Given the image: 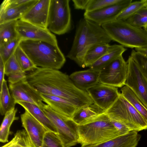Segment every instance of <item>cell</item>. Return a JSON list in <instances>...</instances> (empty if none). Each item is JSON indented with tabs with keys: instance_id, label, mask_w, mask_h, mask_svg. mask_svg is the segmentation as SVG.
Returning a JSON list of instances; mask_svg holds the SVG:
<instances>
[{
	"instance_id": "obj_18",
	"label": "cell",
	"mask_w": 147,
	"mask_h": 147,
	"mask_svg": "<svg viewBox=\"0 0 147 147\" xmlns=\"http://www.w3.org/2000/svg\"><path fill=\"white\" fill-rule=\"evenodd\" d=\"M141 137L138 131H131L126 134L103 143L80 147H136Z\"/></svg>"
},
{
	"instance_id": "obj_44",
	"label": "cell",
	"mask_w": 147,
	"mask_h": 147,
	"mask_svg": "<svg viewBox=\"0 0 147 147\" xmlns=\"http://www.w3.org/2000/svg\"><path fill=\"white\" fill-rule=\"evenodd\" d=\"M145 4L144 6L147 7V0H142Z\"/></svg>"
},
{
	"instance_id": "obj_38",
	"label": "cell",
	"mask_w": 147,
	"mask_h": 147,
	"mask_svg": "<svg viewBox=\"0 0 147 147\" xmlns=\"http://www.w3.org/2000/svg\"><path fill=\"white\" fill-rule=\"evenodd\" d=\"M111 119V122L119 132L120 136L127 134L131 130L126 125L118 121Z\"/></svg>"
},
{
	"instance_id": "obj_14",
	"label": "cell",
	"mask_w": 147,
	"mask_h": 147,
	"mask_svg": "<svg viewBox=\"0 0 147 147\" xmlns=\"http://www.w3.org/2000/svg\"><path fill=\"white\" fill-rule=\"evenodd\" d=\"M132 1V0H124L120 3L102 9L85 12L84 18L101 26L105 23L115 20L119 15Z\"/></svg>"
},
{
	"instance_id": "obj_37",
	"label": "cell",
	"mask_w": 147,
	"mask_h": 147,
	"mask_svg": "<svg viewBox=\"0 0 147 147\" xmlns=\"http://www.w3.org/2000/svg\"><path fill=\"white\" fill-rule=\"evenodd\" d=\"M30 0H5L1 3L0 6V11L7 8L18 6L25 3Z\"/></svg>"
},
{
	"instance_id": "obj_6",
	"label": "cell",
	"mask_w": 147,
	"mask_h": 147,
	"mask_svg": "<svg viewBox=\"0 0 147 147\" xmlns=\"http://www.w3.org/2000/svg\"><path fill=\"white\" fill-rule=\"evenodd\" d=\"M106 113L110 119L122 123L131 131H138L147 129L146 121L121 93Z\"/></svg>"
},
{
	"instance_id": "obj_21",
	"label": "cell",
	"mask_w": 147,
	"mask_h": 147,
	"mask_svg": "<svg viewBox=\"0 0 147 147\" xmlns=\"http://www.w3.org/2000/svg\"><path fill=\"white\" fill-rule=\"evenodd\" d=\"M106 111L94 103L78 108L71 118L78 125L84 124Z\"/></svg>"
},
{
	"instance_id": "obj_23",
	"label": "cell",
	"mask_w": 147,
	"mask_h": 147,
	"mask_svg": "<svg viewBox=\"0 0 147 147\" xmlns=\"http://www.w3.org/2000/svg\"><path fill=\"white\" fill-rule=\"evenodd\" d=\"M38 0H30L23 4L0 11V24L20 19Z\"/></svg>"
},
{
	"instance_id": "obj_34",
	"label": "cell",
	"mask_w": 147,
	"mask_h": 147,
	"mask_svg": "<svg viewBox=\"0 0 147 147\" xmlns=\"http://www.w3.org/2000/svg\"><path fill=\"white\" fill-rule=\"evenodd\" d=\"M5 74L7 76L10 74L24 72L16 59L14 54L4 64Z\"/></svg>"
},
{
	"instance_id": "obj_45",
	"label": "cell",
	"mask_w": 147,
	"mask_h": 147,
	"mask_svg": "<svg viewBox=\"0 0 147 147\" xmlns=\"http://www.w3.org/2000/svg\"><path fill=\"white\" fill-rule=\"evenodd\" d=\"M144 29L147 31V24L144 27Z\"/></svg>"
},
{
	"instance_id": "obj_17",
	"label": "cell",
	"mask_w": 147,
	"mask_h": 147,
	"mask_svg": "<svg viewBox=\"0 0 147 147\" xmlns=\"http://www.w3.org/2000/svg\"><path fill=\"white\" fill-rule=\"evenodd\" d=\"M100 71L89 69L75 71L71 74L69 77L77 87L86 91L99 83Z\"/></svg>"
},
{
	"instance_id": "obj_16",
	"label": "cell",
	"mask_w": 147,
	"mask_h": 147,
	"mask_svg": "<svg viewBox=\"0 0 147 147\" xmlns=\"http://www.w3.org/2000/svg\"><path fill=\"white\" fill-rule=\"evenodd\" d=\"M50 0H38L21 19L39 27L47 28Z\"/></svg>"
},
{
	"instance_id": "obj_11",
	"label": "cell",
	"mask_w": 147,
	"mask_h": 147,
	"mask_svg": "<svg viewBox=\"0 0 147 147\" xmlns=\"http://www.w3.org/2000/svg\"><path fill=\"white\" fill-rule=\"evenodd\" d=\"M16 29L21 40L44 41L58 45L55 36L47 28H43L23 20H17Z\"/></svg>"
},
{
	"instance_id": "obj_20",
	"label": "cell",
	"mask_w": 147,
	"mask_h": 147,
	"mask_svg": "<svg viewBox=\"0 0 147 147\" xmlns=\"http://www.w3.org/2000/svg\"><path fill=\"white\" fill-rule=\"evenodd\" d=\"M21 106L32 117L41 123L49 131L56 134L57 131L55 127L43 111L37 105L28 102L18 101L16 103Z\"/></svg>"
},
{
	"instance_id": "obj_41",
	"label": "cell",
	"mask_w": 147,
	"mask_h": 147,
	"mask_svg": "<svg viewBox=\"0 0 147 147\" xmlns=\"http://www.w3.org/2000/svg\"><path fill=\"white\" fill-rule=\"evenodd\" d=\"M4 63L0 57V91L1 90L5 75Z\"/></svg>"
},
{
	"instance_id": "obj_35",
	"label": "cell",
	"mask_w": 147,
	"mask_h": 147,
	"mask_svg": "<svg viewBox=\"0 0 147 147\" xmlns=\"http://www.w3.org/2000/svg\"><path fill=\"white\" fill-rule=\"evenodd\" d=\"M130 56L138 64L147 79V57L134 50H132Z\"/></svg>"
},
{
	"instance_id": "obj_2",
	"label": "cell",
	"mask_w": 147,
	"mask_h": 147,
	"mask_svg": "<svg viewBox=\"0 0 147 147\" xmlns=\"http://www.w3.org/2000/svg\"><path fill=\"white\" fill-rule=\"evenodd\" d=\"M101 26L84 18L77 25L72 45L66 57L83 67V61L88 51L99 44L112 41Z\"/></svg>"
},
{
	"instance_id": "obj_24",
	"label": "cell",
	"mask_w": 147,
	"mask_h": 147,
	"mask_svg": "<svg viewBox=\"0 0 147 147\" xmlns=\"http://www.w3.org/2000/svg\"><path fill=\"white\" fill-rule=\"evenodd\" d=\"M111 45L104 43L94 46L87 52L83 61V67H89L105 55L109 50Z\"/></svg>"
},
{
	"instance_id": "obj_27",
	"label": "cell",
	"mask_w": 147,
	"mask_h": 147,
	"mask_svg": "<svg viewBox=\"0 0 147 147\" xmlns=\"http://www.w3.org/2000/svg\"><path fill=\"white\" fill-rule=\"evenodd\" d=\"M17 20L0 24V45L19 38L16 29Z\"/></svg>"
},
{
	"instance_id": "obj_9",
	"label": "cell",
	"mask_w": 147,
	"mask_h": 147,
	"mask_svg": "<svg viewBox=\"0 0 147 147\" xmlns=\"http://www.w3.org/2000/svg\"><path fill=\"white\" fill-rule=\"evenodd\" d=\"M128 65L122 55L100 71L99 83L116 87L125 85Z\"/></svg>"
},
{
	"instance_id": "obj_10",
	"label": "cell",
	"mask_w": 147,
	"mask_h": 147,
	"mask_svg": "<svg viewBox=\"0 0 147 147\" xmlns=\"http://www.w3.org/2000/svg\"><path fill=\"white\" fill-rule=\"evenodd\" d=\"M127 62L128 71L125 85L132 90L147 109V79L130 56Z\"/></svg>"
},
{
	"instance_id": "obj_29",
	"label": "cell",
	"mask_w": 147,
	"mask_h": 147,
	"mask_svg": "<svg viewBox=\"0 0 147 147\" xmlns=\"http://www.w3.org/2000/svg\"><path fill=\"white\" fill-rule=\"evenodd\" d=\"M15 58L22 70L30 71L37 67L19 45L14 53Z\"/></svg>"
},
{
	"instance_id": "obj_1",
	"label": "cell",
	"mask_w": 147,
	"mask_h": 147,
	"mask_svg": "<svg viewBox=\"0 0 147 147\" xmlns=\"http://www.w3.org/2000/svg\"><path fill=\"white\" fill-rule=\"evenodd\" d=\"M26 80L40 94L62 98L78 108L94 103L86 91L77 87L69 76L59 70L37 67L27 74Z\"/></svg>"
},
{
	"instance_id": "obj_40",
	"label": "cell",
	"mask_w": 147,
	"mask_h": 147,
	"mask_svg": "<svg viewBox=\"0 0 147 147\" xmlns=\"http://www.w3.org/2000/svg\"><path fill=\"white\" fill-rule=\"evenodd\" d=\"M90 0H72L74 8L85 10Z\"/></svg>"
},
{
	"instance_id": "obj_30",
	"label": "cell",
	"mask_w": 147,
	"mask_h": 147,
	"mask_svg": "<svg viewBox=\"0 0 147 147\" xmlns=\"http://www.w3.org/2000/svg\"><path fill=\"white\" fill-rule=\"evenodd\" d=\"M21 39L19 38L0 45V57L4 64L14 54Z\"/></svg>"
},
{
	"instance_id": "obj_19",
	"label": "cell",
	"mask_w": 147,
	"mask_h": 147,
	"mask_svg": "<svg viewBox=\"0 0 147 147\" xmlns=\"http://www.w3.org/2000/svg\"><path fill=\"white\" fill-rule=\"evenodd\" d=\"M43 101L55 111L71 118L78 109L62 98L48 94H41Z\"/></svg>"
},
{
	"instance_id": "obj_26",
	"label": "cell",
	"mask_w": 147,
	"mask_h": 147,
	"mask_svg": "<svg viewBox=\"0 0 147 147\" xmlns=\"http://www.w3.org/2000/svg\"><path fill=\"white\" fill-rule=\"evenodd\" d=\"M17 111V109L14 107L7 111L5 115L0 128V141L1 142H8L11 126L14 121L19 119L16 116Z\"/></svg>"
},
{
	"instance_id": "obj_28",
	"label": "cell",
	"mask_w": 147,
	"mask_h": 147,
	"mask_svg": "<svg viewBox=\"0 0 147 147\" xmlns=\"http://www.w3.org/2000/svg\"><path fill=\"white\" fill-rule=\"evenodd\" d=\"M0 94V113L1 115H3L7 111L14 108L16 104L9 92L7 81L5 79Z\"/></svg>"
},
{
	"instance_id": "obj_3",
	"label": "cell",
	"mask_w": 147,
	"mask_h": 147,
	"mask_svg": "<svg viewBox=\"0 0 147 147\" xmlns=\"http://www.w3.org/2000/svg\"><path fill=\"white\" fill-rule=\"evenodd\" d=\"M19 45L37 67L59 70L65 62L58 45L44 41L21 40Z\"/></svg>"
},
{
	"instance_id": "obj_31",
	"label": "cell",
	"mask_w": 147,
	"mask_h": 147,
	"mask_svg": "<svg viewBox=\"0 0 147 147\" xmlns=\"http://www.w3.org/2000/svg\"><path fill=\"white\" fill-rule=\"evenodd\" d=\"M144 6L142 0L132 2L122 11L116 20L125 21Z\"/></svg>"
},
{
	"instance_id": "obj_8",
	"label": "cell",
	"mask_w": 147,
	"mask_h": 147,
	"mask_svg": "<svg viewBox=\"0 0 147 147\" xmlns=\"http://www.w3.org/2000/svg\"><path fill=\"white\" fill-rule=\"evenodd\" d=\"M69 0H50L47 28L58 35L68 32L71 27Z\"/></svg>"
},
{
	"instance_id": "obj_15",
	"label": "cell",
	"mask_w": 147,
	"mask_h": 147,
	"mask_svg": "<svg viewBox=\"0 0 147 147\" xmlns=\"http://www.w3.org/2000/svg\"><path fill=\"white\" fill-rule=\"evenodd\" d=\"M22 126L26 132L34 147H42L48 130L27 111L20 116Z\"/></svg>"
},
{
	"instance_id": "obj_22",
	"label": "cell",
	"mask_w": 147,
	"mask_h": 147,
	"mask_svg": "<svg viewBox=\"0 0 147 147\" xmlns=\"http://www.w3.org/2000/svg\"><path fill=\"white\" fill-rule=\"evenodd\" d=\"M127 49L121 45H111L107 53L89 67V69L100 71L112 61L122 55Z\"/></svg>"
},
{
	"instance_id": "obj_12",
	"label": "cell",
	"mask_w": 147,
	"mask_h": 147,
	"mask_svg": "<svg viewBox=\"0 0 147 147\" xmlns=\"http://www.w3.org/2000/svg\"><path fill=\"white\" fill-rule=\"evenodd\" d=\"M86 91L94 103L105 111L115 102L120 93L117 87L99 83Z\"/></svg>"
},
{
	"instance_id": "obj_32",
	"label": "cell",
	"mask_w": 147,
	"mask_h": 147,
	"mask_svg": "<svg viewBox=\"0 0 147 147\" xmlns=\"http://www.w3.org/2000/svg\"><path fill=\"white\" fill-rule=\"evenodd\" d=\"M124 0H90L85 12H89L118 4Z\"/></svg>"
},
{
	"instance_id": "obj_7",
	"label": "cell",
	"mask_w": 147,
	"mask_h": 147,
	"mask_svg": "<svg viewBox=\"0 0 147 147\" xmlns=\"http://www.w3.org/2000/svg\"><path fill=\"white\" fill-rule=\"evenodd\" d=\"M42 110L55 127L57 135L63 147H71L78 144V125L71 118L55 111L45 104Z\"/></svg>"
},
{
	"instance_id": "obj_13",
	"label": "cell",
	"mask_w": 147,
	"mask_h": 147,
	"mask_svg": "<svg viewBox=\"0 0 147 147\" xmlns=\"http://www.w3.org/2000/svg\"><path fill=\"white\" fill-rule=\"evenodd\" d=\"M9 87L16 103L18 101L26 102L35 105L42 109L45 104L41 94L29 84L26 79L15 84H9Z\"/></svg>"
},
{
	"instance_id": "obj_25",
	"label": "cell",
	"mask_w": 147,
	"mask_h": 147,
	"mask_svg": "<svg viewBox=\"0 0 147 147\" xmlns=\"http://www.w3.org/2000/svg\"><path fill=\"white\" fill-rule=\"evenodd\" d=\"M121 94L139 113L147 122V109L136 94L127 86L121 89Z\"/></svg>"
},
{
	"instance_id": "obj_39",
	"label": "cell",
	"mask_w": 147,
	"mask_h": 147,
	"mask_svg": "<svg viewBox=\"0 0 147 147\" xmlns=\"http://www.w3.org/2000/svg\"><path fill=\"white\" fill-rule=\"evenodd\" d=\"M27 74L26 72L16 73L9 75L8 76L9 84H14L26 79Z\"/></svg>"
},
{
	"instance_id": "obj_33",
	"label": "cell",
	"mask_w": 147,
	"mask_h": 147,
	"mask_svg": "<svg viewBox=\"0 0 147 147\" xmlns=\"http://www.w3.org/2000/svg\"><path fill=\"white\" fill-rule=\"evenodd\" d=\"M42 147H63V146L56 134L47 131L44 137Z\"/></svg>"
},
{
	"instance_id": "obj_5",
	"label": "cell",
	"mask_w": 147,
	"mask_h": 147,
	"mask_svg": "<svg viewBox=\"0 0 147 147\" xmlns=\"http://www.w3.org/2000/svg\"><path fill=\"white\" fill-rule=\"evenodd\" d=\"M101 26L112 40L131 48L147 47V31L133 26L125 21L115 20Z\"/></svg>"
},
{
	"instance_id": "obj_36",
	"label": "cell",
	"mask_w": 147,
	"mask_h": 147,
	"mask_svg": "<svg viewBox=\"0 0 147 147\" xmlns=\"http://www.w3.org/2000/svg\"><path fill=\"white\" fill-rule=\"evenodd\" d=\"M125 21L133 26L142 28L147 24V17L143 16L136 13Z\"/></svg>"
},
{
	"instance_id": "obj_42",
	"label": "cell",
	"mask_w": 147,
	"mask_h": 147,
	"mask_svg": "<svg viewBox=\"0 0 147 147\" xmlns=\"http://www.w3.org/2000/svg\"><path fill=\"white\" fill-rule=\"evenodd\" d=\"M136 13L143 16L147 17V7L145 6L143 7Z\"/></svg>"
},
{
	"instance_id": "obj_4",
	"label": "cell",
	"mask_w": 147,
	"mask_h": 147,
	"mask_svg": "<svg viewBox=\"0 0 147 147\" xmlns=\"http://www.w3.org/2000/svg\"><path fill=\"white\" fill-rule=\"evenodd\" d=\"M78 144L81 146L98 144L120 136L105 113L78 125Z\"/></svg>"
},
{
	"instance_id": "obj_43",
	"label": "cell",
	"mask_w": 147,
	"mask_h": 147,
	"mask_svg": "<svg viewBox=\"0 0 147 147\" xmlns=\"http://www.w3.org/2000/svg\"><path fill=\"white\" fill-rule=\"evenodd\" d=\"M135 50L147 57V47L135 48Z\"/></svg>"
}]
</instances>
